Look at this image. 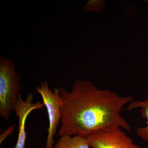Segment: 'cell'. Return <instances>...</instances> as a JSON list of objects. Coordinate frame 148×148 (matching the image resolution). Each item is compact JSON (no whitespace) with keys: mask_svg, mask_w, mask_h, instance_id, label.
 <instances>
[{"mask_svg":"<svg viewBox=\"0 0 148 148\" xmlns=\"http://www.w3.org/2000/svg\"><path fill=\"white\" fill-rule=\"evenodd\" d=\"M14 125L12 127H9L8 129L6 130L1 135V139H0V143L1 144V143H3L4 140L8 136L10 135L11 133H12L13 132L14 128Z\"/></svg>","mask_w":148,"mask_h":148,"instance_id":"cell-9","label":"cell"},{"mask_svg":"<svg viewBox=\"0 0 148 148\" xmlns=\"http://www.w3.org/2000/svg\"><path fill=\"white\" fill-rule=\"evenodd\" d=\"M61 100L60 137L78 135L86 138L103 130L131 127L121 112L132 96H121L114 91L98 89L90 81L77 79L71 91L58 88Z\"/></svg>","mask_w":148,"mask_h":148,"instance_id":"cell-1","label":"cell"},{"mask_svg":"<svg viewBox=\"0 0 148 148\" xmlns=\"http://www.w3.org/2000/svg\"><path fill=\"white\" fill-rule=\"evenodd\" d=\"M106 5L105 0H89L84 7V10L86 12L98 13L105 9Z\"/></svg>","mask_w":148,"mask_h":148,"instance_id":"cell-8","label":"cell"},{"mask_svg":"<svg viewBox=\"0 0 148 148\" xmlns=\"http://www.w3.org/2000/svg\"><path fill=\"white\" fill-rule=\"evenodd\" d=\"M34 96L32 93L27 94L25 100H23L20 94L15 105L14 111L18 117V133L15 148H25L27 139L26 131V120L30 113L36 109H42L45 107L43 102L33 103Z\"/></svg>","mask_w":148,"mask_h":148,"instance_id":"cell-5","label":"cell"},{"mask_svg":"<svg viewBox=\"0 0 148 148\" xmlns=\"http://www.w3.org/2000/svg\"></svg>","mask_w":148,"mask_h":148,"instance_id":"cell-10","label":"cell"},{"mask_svg":"<svg viewBox=\"0 0 148 148\" xmlns=\"http://www.w3.org/2000/svg\"><path fill=\"white\" fill-rule=\"evenodd\" d=\"M85 138L78 135L62 136L53 148H90Z\"/></svg>","mask_w":148,"mask_h":148,"instance_id":"cell-7","label":"cell"},{"mask_svg":"<svg viewBox=\"0 0 148 148\" xmlns=\"http://www.w3.org/2000/svg\"><path fill=\"white\" fill-rule=\"evenodd\" d=\"M85 138L92 148H142L135 145L121 127L99 130Z\"/></svg>","mask_w":148,"mask_h":148,"instance_id":"cell-4","label":"cell"},{"mask_svg":"<svg viewBox=\"0 0 148 148\" xmlns=\"http://www.w3.org/2000/svg\"><path fill=\"white\" fill-rule=\"evenodd\" d=\"M42 99L43 103L47 110L49 126L47 129L48 135L46 148H53V138L61 122V100L58 88L51 89L47 81H43L35 88Z\"/></svg>","mask_w":148,"mask_h":148,"instance_id":"cell-3","label":"cell"},{"mask_svg":"<svg viewBox=\"0 0 148 148\" xmlns=\"http://www.w3.org/2000/svg\"><path fill=\"white\" fill-rule=\"evenodd\" d=\"M127 108L128 110L138 108L141 109L142 116L147 120L146 126L138 128L137 134L142 140L148 141V97L145 101H132L129 103Z\"/></svg>","mask_w":148,"mask_h":148,"instance_id":"cell-6","label":"cell"},{"mask_svg":"<svg viewBox=\"0 0 148 148\" xmlns=\"http://www.w3.org/2000/svg\"></svg>","mask_w":148,"mask_h":148,"instance_id":"cell-11","label":"cell"},{"mask_svg":"<svg viewBox=\"0 0 148 148\" xmlns=\"http://www.w3.org/2000/svg\"><path fill=\"white\" fill-rule=\"evenodd\" d=\"M12 59L0 58V116L8 120L14 108L21 90V77L16 72Z\"/></svg>","mask_w":148,"mask_h":148,"instance_id":"cell-2","label":"cell"}]
</instances>
